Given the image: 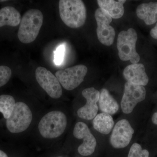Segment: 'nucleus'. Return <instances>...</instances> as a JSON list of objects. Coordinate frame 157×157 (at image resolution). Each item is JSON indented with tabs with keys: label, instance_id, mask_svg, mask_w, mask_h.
I'll return each instance as SVG.
<instances>
[{
	"label": "nucleus",
	"instance_id": "f8f14e48",
	"mask_svg": "<svg viewBox=\"0 0 157 157\" xmlns=\"http://www.w3.org/2000/svg\"><path fill=\"white\" fill-rule=\"evenodd\" d=\"M100 92L94 87L88 88L82 91L83 97L86 99V104L77 111L78 117L86 120H91L98 114Z\"/></svg>",
	"mask_w": 157,
	"mask_h": 157
},
{
	"label": "nucleus",
	"instance_id": "aec40b11",
	"mask_svg": "<svg viewBox=\"0 0 157 157\" xmlns=\"http://www.w3.org/2000/svg\"><path fill=\"white\" fill-rule=\"evenodd\" d=\"M149 155L147 150L142 149L140 144L135 143L131 147L128 157H149Z\"/></svg>",
	"mask_w": 157,
	"mask_h": 157
},
{
	"label": "nucleus",
	"instance_id": "9b49d317",
	"mask_svg": "<svg viewBox=\"0 0 157 157\" xmlns=\"http://www.w3.org/2000/svg\"><path fill=\"white\" fill-rule=\"evenodd\" d=\"M73 134L77 139L83 140V143L78 148L79 154L85 156L92 154L95 150L97 140L87 125L82 122L77 123L74 127Z\"/></svg>",
	"mask_w": 157,
	"mask_h": 157
},
{
	"label": "nucleus",
	"instance_id": "1a4fd4ad",
	"mask_svg": "<svg viewBox=\"0 0 157 157\" xmlns=\"http://www.w3.org/2000/svg\"><path fill=\"white\" fill-rule=\"evenodd\" d=\"M36 78L41 87L51 98L59 99L63 94L61 86L56 76L43 67L37 68Z\"/></svg>",
	"mask_w": 157,
	"mask_h": 157
},
{
	"label": "nucleus",
	"instance_id": "4be33fe9",
	"mask_svg": "<svg viewBox=\"0 0 157 157\" xmlns=\"http://www.w3.org/2000/svg\"><path fill=\"white\" fill-rule=\"evenodd\" d=\"M65 47L64 45H61L57 48L55 54L54 61L56 65L61 64L63 59L64 56Z\"/></svg>",
	"mask_w": 157,
	"mask_h": 157
},
{
	"label": "nucleus",
	"instance_id": "f03ea898",
	"mask_svg": "<svg viewBox=\"0 0 157 157\" xmlns=\"http://www.w3.org/2000/svg\"><path fill=\"white\" fill-rule=\"evenodd\" d=\"M43 15L40 10L30 9L24 14L20 23L17 37L24 44H29L36 39L43 24Z\"/></svg>",
	"mask_w": 157,
	"mask_h": 157
},
{
	"label": "nucleus",
	"instance_id": "7ed1b4c3",
	"mask_svg": "<svg viewBox=\"0 0 157 157\" xmlns=\"http://www.w3.org/2000/svg\"><path fill=\"white\" fill-rule=\"evenodd\" d=\"M67 116L63 112L54 110L48 113L41 119L38 125L42 137L48 139L59 137L64 132L67 126Z\"/></svg>",
	"mask_w": 157,
	"mask_h": 157
},
{
	"label": "nucleus",
	"instance_id": "6ab92c4d",
	"mask_svg": "<svg viewBox=\"0 0 157 157\" xmlns=\"http://www.w3.org/2000/svg\"><path fill=\"white\" fill-rule=\"evenodd\" d=\"M16 102L14 97L10 95H0V112L6 120L12 114Z\"/></svg>",
	"mask_w": 157,
	"mask_h": 157
},
{
	"label": "nucleus",
	"instance_id": "9d476101",
	"mask_svg": "<svg viewBox=\"0 0 157 157\" xmlns=\"http://www.w3.org/2000/svg\"><path fill=\"white\" fill-rule=\"evenodd\" d=\"M135 133L134 129L126 119L118 121L113 130L110 143L115 148H122L128 146Z\"/></svg>",
	"mask_w": 157,
	"mask_h": 157
},
{
	"label": "nucleus",
	"instance_id": "2eb2a0df",
	"mask_svg": "<svg viewBox=\"0 0 157 157\" xmlns=\"http://www.w3.org/2000/svg\"><path fill=\"white\" fill-rule=\"evenodd\" d=\"M21 19L19 11L12 6H6L0 9V28L6 25L17 26Z\"/></svg>",
	"mask_w": 157,
	"mask_h": 157
},
{
	"label": "nucleus",
	"instance_id": "423d86ee",
	"mask_svg": "<svg viewBox=\"0 0 157 157\" xmlns=\"http://www.w3.org/2000/svg\"><path fill=\"white\" fill-rule=\"evenodd\" d=\"M87 71V68L85 65H78L59 70L56 73V76L65 89L72 90L78 87L83 81Z\"/></svg>",
	"mask_w": 157,
	"mask_h": 157
},
{
	"label": "nucleus",
	"instance_id": "39448f33",
	"mask_svg": "<svg viewBox=\"0 0 157 157\" xmlns=\"http://www.w3.org/2000/svg\"><path fill=\"white\" fill-rule=\"evenodd\" d=\"M32 119L33 114L29 106L23 102H17L11 116L6 120V127L11 133H21L29 128Z\"/></svg>",
	"mask_w": 157,
	"mask_h": 157
},
{
	"label": "nucleus",
	"instance_id": "ddd939ff",
	"mask_svg": "<svg viewBox=\"0 0 157 157\" xmlns=\"http://www.w3.org/2000/svg\"><path fill=\"white\" fill-rule=\"evenodd\" d=\"M123 75L128 82L134 84L144 86L148 82V77L142 64L129 65L124 70Z\"/></svg>",
	"mask_w": 157,
	"mask_h": 157
},
{
	"label": "nucleus",
	"instance_id": "f257e3e1",
	"mask_svg": "<svg viewBox=\"0 0 157 157\" xmlns=\"http://www.w3.org/2000/svg\"><path fill=\"white\" fill-rule=\"evenodd\" d=\"M59 13L62 21L71 28L82 26L86 18V10L81 0H60Z\"/></svg>",
	"mask_w": 157,
	"mask_h": 157
},
{
	"label": "nucleus",
	"instance_id": "412c9836",
	"mask_svg": "<svg viewBox=\"0 0 157 157\" xmlns=\"http://www.w3.org/2000/svg\"><path fill=\"white\" fill-rule=\"evenodd\" d=\"M12 71L11 68L5 65L0 66V88L8 83L11 78Z\"/></svg>",
	"mask_w": 157,
	"mask_h": 157
},
{
	"label": "nucleus",
	"instance_id": "bb28decb",
	"mask_svg": "<svg viewBox=\"0 0 157 157\" xmlns=\"http://www.w3.org/2000/svg\"></svg>",
	"mask_w": 157,
	"mask_h": 157
},
{
	"label": "nucleus",
	"instance_id": "393cba45",
	"mask_svg": "<svg viewBox=\"0 0 157 157\" xmlns=\"http://www.w3.org/2000/svg\"><path fill=\"white\" fill-rule=\"evenodd\" d=\"M0 157H9L8 155L2 150H0Z\"/></svg>",
	"mask_w": 157,
	"mask_h": 157
},
{
	"label": "nucleus",
	"instance_id": "a878e982",
	"mask_svg": "<svg viewBox=\"0 0 157 157\" xmlns=\"http://www.w3.org/2000/svg\"><path fill=\"white\" fill-rule=\"evenodd\" d=\"M6 2V1H0V2Z\"/></svg>",
	"mask_w": 157,
	"mask_h": 157
},
{
	"label": "nucleus",
	"instance_id": "4468645a",
	"mask_svg": "<svg viewBox=\"0 0 157 157\" xmlns=\"http://www.w3.org/2000/svg\"><path fill=\"white\" fill-rule=\"evenodd\" d=\"M136 14L147 25L154 24L157 21V2L140 4L137 7Z\"/></svg>",
	"mask_w": 157,
	"mask_h": 157
},
{
	"label": "nucleus",
	"instance_id": "0eeeda50",
	"mask_svg": "<svg viewBox=\"0 0 157 157\" xmlns=\"http://www.w3.org/2000/svg\"><path fill=\"white\" fill-rule=\"evenodd\" d=\"M146 94V90L143 86L129 82H126L121 104L124 113H131L137 104L145 99Z\"/></svg>",
	"mask_w": 157,
	"mask_h": 157
},
{
	"label": "nucleus",
	"instance_id": "6e6552de",
	"mask_svg": "<svg viewBox=\"0 0 157 157\" xmlns=\"http://www.w3.org/2000/svg\"><path fill=\"white\" fill-rule=\"evenodd\" d=\"M95 17L98 25L97 33L99 41L106 46L112 45L114 42L115 32L113 28L109 25L112 21V17L100 8L96 10Z\"/></svg>",
	"mask_w": 157,
	"mask_h": 157
},
{
	"label": "nucleus",
	"instance_id": "dca6fc26",
	"mask_svg": "<svg viewBox=\"0 0 157 157\" xmlns=\"http://www.w3.org/2000/svg\"><path fill=\"white\" fill-rule=\"evenodd\" d=\"M126 1L99 0L98 3L100 9L106 11L112 18L118 19L122 17L124 12V4Z\"/></svg>",
	"mask_w": 157,
	"mask_h": 157
},
{
	"label": "nucleus",
	"instance_id": "b1692460",
	"mask_svg": "<svg viewBox=\"0 0 157 157\" xmlns=\"http://www.w3.org/2000/svg\"><path fill=\"white\" fill-rule=\"evenodd\" d=\"M152 121L155 124L157 125V112L155 113L152 117Z\"/></svg>",
	"mask_w": 157,
	"mask_h": 157
},
{
	"label": "nucleus",
	"instance_id": "5701e85b",
	"mask_svg": "<svg viewBox=\"0 0 157 157\" xmlns=\"http://www.w3.org/2000/svg\"><path fill=\"white\" fill-rule=\"evenodd\" d=\"M150 35L153 38L157 39V23L155 27L151 30Z\"/></svg>",
	"mask_w": 157,
	"mask_h": 157
},
{
	"label": "nucleus",
	"instance_id": "a211bd4d",
	"mask_svg": "<svg viewBox=\"0 0 157 157\" xmlns=\"http://www.w3.org/2000/svg\"><path fill=\"white\" fill-rule=\"evenodd\" d=\"M93 124L96 131L104 135H108L114 126V122L111 115L102 113L97 114Z\"/></svg>",
	"mask_w": 157,
	"mask_h": 157
},
{
	"label": "nucleus",
	"instance_id": "20e7f679",
	"mask_svg": "<svg viewBox=\"0 0 157 157\" xmlns=\"http://www.w3.org/2000/svg\"><path fill=\"white\" fill-rule=\"evenodd\" d=\"M137 35L134 29L130 28L122 31L118 36L117 48L120 59L124 61H130L132 64H137L140 57L136 49Z\"/></svg>",
	"mask_w": 157,
	"mask_h": 157
},
{
	"label": "nucleus",
	"instance_id": "f3484780",
	"mask_svg": "<svg viewBox=\"0 0 157 157\" xmlns=\"http://www.w3.org/2000/svg\"><path fill=\"white\" fill-rule=\"evenodd\" d=\"M100 92L99 104L101 111L110 115L115 114L119 109L117 101L106 89H103Z\"/></svg>",
	"mask_w": 157,
	"mask_h": 157
}]
</instances>
